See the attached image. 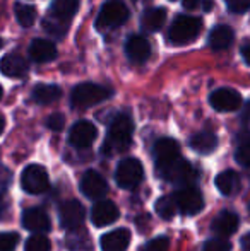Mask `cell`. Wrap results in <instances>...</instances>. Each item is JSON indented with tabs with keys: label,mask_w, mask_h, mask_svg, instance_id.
<instances>
[{
	"label": "cell",
	"mask_w": 250,
	"mask_h": 251,
	"mask_svg": "<svg viewBox=\"0 0 250 251\" xmlns=\"http://www.w3.org/2000/svg\"><path fill=\"white\" fill-rule=\"evenodd\" d=\"M235 40V33L230 26H216L209 34V45L213 50H226Z\"/></svg>",
	"instance_id": "7402d4cb"
},
{
	"label": "cell",
	"mask_w": 250,
	"mask_h": 251,
	"mask_svg": "<svg viewBox=\"0 0 250 251\" xmlns=\"http://www.w3.org/2000/svg\"><path fill=\"white\" fill-rule=\"evenodd\" d=\"M127 19H129V9H127L125 3L120 2V0H108L98 14L96 27L100 31L111 29V27L124 24Z\"/></svg>",
	"instance_id": "5b68a950"
},
{
	"label": "cell",
	"mask_w": 250,
	"mask_h": 251,
	"mask_svg": "<svg viewBox=\"0 0 250 251\" xmlns=\"http://www.w3.org/2000/svg\"><path fill=\"white\" fill-rule=\"evenodd\" d=\"M62 96V89L54 84H40L33 89V100L38 104H52Z\"/></svg>",
	"instance_id": "484cf974"
},
{
	"label": "cell",
	"mask_w": 250,
	"mask_h": 251,
	"mask_svg": "<svg viewBox=\"0 0 250 251\" xmlns=\"http://www.w3.org/2000/svg\"><path fill=\"white\" fill-rule=\"evenodd\" d=\"M242 122L244 123H249L250 122V102H247L244 108V111H242Z\"/></svg>",
	"instance_id": "60d3db41"
},
{
	"label": "cell",
	"mask_w": 250,
	"mask_h": 251,
	"mask_svg": "<svg viewBox=\"0 0 250 251\" xmlns=\"http://www.w3.org/2000/svg\"><path fill=\"white\" fill-rule=\"evenodd\" d=\"M204 251H231V245L224 238H213L206 241Z\"/></svg>",
	"instance_id": "836d02e7"
},
{
	"label": "cell",
	"mask_w": 250,
	"mask_h": 251,
	"mask_svg": "<svg viewBox=\"0 0 250 251\" xmlns=\"http://www.w3.org/2000/svg\"><path fill=\"white\" fill-rule=\"evenodd\" d=\"M67 246L74 251H79V250H87L91 246L89 243V236L84 229L77 227V229H70V232L67 234Z\"/></svg>",
	"instance_id": "4316f807"
},
{
	"label": "cell",
	"mask_w": 250,
	"mask_h": 251,
	"mask_svg": "<svg viewBox=\"0 0 250 251\" xmlns=\"http://www.w3.org/2000/svg\"><path fill=\"white\" fill-rule=\"evenodd\" d=\"M154 208H156V214L160 215L161 219H165V221L173 219V215L177 214V210H178L173 197H161V199H158Z\"/></svg>",
	"instance_id": "f1b7e54d"
},
{
	"label": "cell",
	"mask_w": 250,
	"mask_h": 251,
	"mask_svg": "<svg viewBox=\"0 0 250 251\" xmlns=\"http://www.w3.org/2000/svg\"><path fill=\"white\" fill-rule=\"evenodd\" d=\"M103 251H127L130 245V231L129 229H115L105 234L100 241Z\"/></svg>",
	"instance_id": "ac0fdd59"
},
{
	"label": "cell",
	"mask_w": 250,
	"mask_h": 251,
	"mask_svg": "<svg viewBox=\"0 0 250 251\" xmlns=\"http://www.w3.org/2000/svg\"><path fill=\"white\" fill-rule=\"evenodd\" d=\"M209 102L216 111L230 113V111H237L242 106V96L237 91L228 89V87H221V89H216L211 94Z\"/></svg>",
	"instance_id": "9c48e42d"
},
{
	"label": "cell",
	"mask_w": 250,
	"mask_h": 251,
	"mask_svg": "<svg viewBox=\"0 0 250 251\" xmlns=\"http://www.w3.org/2000/svg\"><path fill=\"white\" fill-rule=\"evenodd\" d=\"M235 157H237V161L240 162L242 166L250 168V139L244 140V142L240 144V147L235 152Z\"/></svg>",
	"instance_id": "d6a6232c"
},
{
	"label": "cell",
	"mask_w": 250,
	"mask_h": 251,
	"mask_svg": "<svg viewBox=\"0 0 250 251\" xmlns=\"http://www.w3.org/2000/svg\"><path fill=\"white\" fill-rule=\"evenodd\" d=\"M96 137H98L96 126L91 122L83 120V122H77L76 125L70 128L69 142H70V146L77 147V149H86V147H89L91 144L96 140Z\"/></svg>",
	"instance_id": "30bf717a"
},
{
	"label": "cell",
	"mask_w": 250,
	"mask_h": 251,
	"mask_svg": "<svg viewBox=\"0 0 250 251\" xmlns=\"http://www.w3.org/2000/svg\"><path fill=\"white\" fill-rule=\"evenodd\" d=\"M79 9V0H55L50 7V16L57 17L60 21H65L69 23L74 17V14Z\"/></svg>",
	"instance_id": "cb8c5ba5"
},
{
	"label": "cell",
	"mask_w": 250,
	"mask_h": 251,
	"mask_svg": "<svg viewBox=\"0 0 250 251\" xmlns=\"http://www.w3.org/2000/svg\"><path fill=\"white\" fill-rule=\"evenodd\" d=\"M21 186L26 193L31 195H40V193L47 192L50 186V179H48V173L43 166L40 164H31L21 175Z\"/></svg>",
	"instance_id": "52a82bcc"
},
{
	"label": "cell",
	"mask_w": 250,
	"mask_h": 251,
	"mask_svg": "<svg viewBox=\"0 0 250 251\" xmlns=\"http://www.w3.org/2000/svg\"><path fill=\"white\" fill-rule=\"evenodd\" d=\"M190 147L199 154H211L218 147V137L213 132H199L190 139Z\"/></svg>",
	"instance_id": "d4e9b609"
},
{
	"label": "cell",
	"mask_w": 250,
	"mask_h": 251,
	"mask_svg": "<svg viewBox=\"0 0 250 251\" xmlns=\"http://www.w3.org/2000/svg\"><path fill=\"white\" fill-rule=\"evenodd\" d=\"M19 243L16 232H0V251H14Z\"/></svg>",
	"instance_id": "1f68e13d"
},
{
	"label": "cell",
	"mask_w": 250,
	"mask_h": 251,
	"mask_svg": "<svg viewBox=\"0 0 250 251\" xmlns=\"http://www.w3.org/2000/svg\"><path fill=\"white\" fill-rule=\"evenodd\" d=\"M50 241H48L47 238H45L43 234H34L31 236L29 239L26 241V248L24 251H50Z\"/></svg>",
	"instance_id": "4dcf8cb0"
},
{
	"label": "cell",
	"mask_w": 250,
	"mask_h": 251,
	"mask_svg": "<svg viewBox=\"0 0 250 251\" xmlns=\"http://www.w3.org/2000/svg\"><path fill=\"white\" fill-rule=\"evenodd\" d=\"M211 9H213V0H204V10L209 12Z\"/></svg>",
	"instance_id": "ee69618b"
},
{
	"label": "cell",
	"mask_w": 250,
	"mask_h": 251,
	"mask_svg": "<svg viewBox=\"0 0 250 251\" xmlns=\"http://www.w3.org/2000/svg\"><path fill=\"white\" fill-rule=\"evenodd\" d=\"M2 96H3V89H2V86H0V100H2Z\"/></svg>",
	"instance_id": "bcb514c9"
},
{
	"label": "cell",
	"mask_w": 250,
	"mask_h": 251,
	"mask_svg": "<svg viewBox=\"0 0 250 251\" xmlns=\"http://www.w3.org/2000/svg\"><path fill=\"white\" fill-rule=\"evenodd\" d=\"M10 179V173L9 169H5L3 166H0V193H2V190L7 186V183H9Z\"/></svg>",
	"instance_id": "74e56055"
},
{
	"label": "cell",
	"mask_w": 250,
	"mask_h": 251,
	"mask_svg": "<svg viewBox=\"0 0 250 251\" xmlns=\"http://www.w3.org/2000/svg\"><path fill=\"white\" fill-rule=\"evenodd\" d=\"M134 2H139V0H134Z\"/></svg>",
	"instance_id": "c3c4849f"
},
{
	"label": "cell",
	"mask_w": 250,
	"mask_h": 251,
	"mask_svg": "<svg viewBox=\"0 0 250 251\" xmlns=\"http://www.w3.org/2000/svg\"><path fill=\"white\" fill-rule=\"evenodd\" d=\"M168 246H170V241L165 236H160V238H154L153 241H149L146 246H144L142 251H168Z\"/></svg>",
	"instance_id": "e575fe53"
},
{
	"label": "cell",
	"mask_w": 250,
	"mask_h": 251,
	"mask_svg": "<svg viewBox=\"0 0 250 251\" xmlns=\"http://www.w3.org/2000/svg\"><path fill=\"white\" fill-rule=\"evenodd\" d=\"M7 210H9V200H7V197L3 195V192L0 193V219L5 217Z\"/></svg>",
	"instance_id": "f35d334b"
},
{
	"label": "cell",
	"mask_w": 250,
	"mask_h": 251,
	"mask_svg": "<svg viewBox=\"0 0 250 251\" xmlns=\"http://www.w3.org/2000/svg\"><path fill=\"white\" fill-rule=\"evenodd\" d=\"M125 53L130 62L144 63L151 56V45L144 36H130L125 43Z\"/></svg>",
	"instance_id": "e0dca14e"
},
{
	"label": "cell",
	"mask_w": 250,
	"mask_h": 251,
	"mask_svg": "<svg viewBox=\"0 0 250 251\" xmlns=\"http://www.w3.org/2000/svg\"><path fill=\"white\" fill-rule=\"evenodd\" d=\"M173 200L177 203V208L180 212L187 215H195L202 210L204 207V199H202V193L195 188V186L189 185V186H184V188L177 190L173 193Z\"/></svg>",
	"instance_id": "ba28073f"
},
{
	"label": "cell",
	"mask_w": 250,
	"mask_h": 251,
	"mask_svg": "<svg viewBox=\"0 0 250 251\" xmlns=\"http://www.w3.org/2000/svg\"><path fill=\"white\" fill-rule=\"evenodd\" d=\"M214 183H216V188L220 190V193H223V195H226V197L237 193L238 188H240V178H238L237 173L230 171V169L220 173V175L216 176V179H214Z\"/></svg>",
	"instance_id": "603a6c76"
},
{
	"label": "cell",
	"mask_w": 250,
	"mask_h": 251,
	"mask_svg": "<svg viewBox=\"0 0 250 251\" xmlns=\"http://www.w3.org/2000/svg\"><path fill=\"white\" fill-rule=\"evenodd\" d=\"M84 207L81 205V201L77 200H67L63 201L58 208V217H60V224L67 231L70 229H77L83 226L84 222Z\"/></svg>",
	"instance_id": "8fae6325"
},
{
	"label": "cell",
	"mask_w": 250,
	"mask_h": 251,
	"mask_svg": "<svg viewBox=\"0 0 250 251\" xmlns=\"http://www.w3.org/2000/svg\"><path fill=\"white\" fill-rule=\"evenodd\" d=\"M23 226L31 232H38V234H43V232H48L52 229V222L48 214L43 210V208H28L23 215Z\"/></svg>",
	"instance_id": "5bb4252c"
},
{
	"label": "cell",
	"mask_w": 250,
	"mask_h": 251,
	"mask_svg": "<svg viewBox=\"0 0 250 251\" xmlns=\"http://www.w3.org/2000/svg\"><path fill=\"white\" fill-rule=\"evenodd\" d=\"M29 56L38 63H48L57 56V47L52 41L38 38V40H33V43H31Z\"/></svg>",
	"instance_id": "d6986e66"
},
{
	"label": "cell",
	"mask_w": 250,
	"mask_h": 251,
	"mask_svg": "<svg viewBox=\"0 0 250 251\" xmlns=\"http://www.w3.org/2000/svg\"><path fill=\"white\" fill-rule=\"evenodd\" d=\"M43 27L47 33H50L52 36L55 38H63L67 34V27H69V23H65V21H60L57 19V17L50 16L48 14L47 17L43 19Z\"/></svg>",
	"instance_id": "f546056e"
},
{
	"label": "cell",
	"mask_w": 250,
	"mask_h": 251,
	"mask_svg": "<svg viewBox=\"0 0 250 251\" xmlns=\"http://www.w3.org/2000/svg\"><path fill=\"white\" fill-rule=\"evenodd\" d=\"M142 176H144V168L139 159L127 157L118 162L115 179H117V185L120 186V188H125V190L136 188V186L142 181Z\"/></svg>",
	"instance_id": "8992f818"
},
{
	"label": "cell",
	"mask_w": 250,
	"mask_h": 251,
	"mask_svg": "<svg viewBox=\"0 0 250 251\" xmlns=\"http://www.w3.org/2000/svg\"><path fill=\"white\" fill-rule=\"evenodd\" d=\"M153 154L156 159V168L180 157V146L173 139H160L153 147Z\"/></svg>",
	"instance_id": "2e32d148"
},
{
	"label": "cell",
	"mask_w": 250,
	"mask_h": 251,
	"mask_svg": "<svg viewBox=\"0 0 250 251\" xmlns=\"http://www.w3.org/2000/svg\"><path fill=\"white\" fill-rule=\"evenodd\" d=\"M110 96H111V89H108V87L101 86V84L84 82L72 89L70 104L76 109H86L98 104V102L108 100Z\"/></svg>",
	"instance_id": "7a4b0ae2"
},
{
	"label": "cell",
	"mask_w": 250,
	"mask_h": 251,
	"mask_svg": "<svg viewBox=\"0 0 250 251\" xmlns=\"http://www.w3.org/2000/svg\"><path fill=\"white\" fill-rule=\"evenodd\" d=\"M0 48H2V40H0Z\"/></svg>",
	"instance_id": "7dc6e473"
},
{
	"label": "cell",
	"mask_w": 250,
	"mask_h": 251,
	"mask_svg": "<svg viewBox=\"0 0 250 251\" xmlns=\"http://www.w3.org/2000/svg\"><path fill=\"white\" fill-rule=\"evenodd\" d=\"M249 210H250V205H249Z\"/></svg>",
	"instance_id": "681fc988"
},
{
	"label": "cell",
	"mask_w": 250,
	"mask_h": 251,
	"mask_svg": "<svg viewBox=\"0 0 250 251\" xmlns=\"http://www.w3.org/2000/svg\"><path fill=\"white\" fill-rule=\"evenodd\" d=\"M3 128H5V118H3V116L0 115V135H2Z\"/></svg>",
	"instance_id": "f6af8a7d"
},
{
	"label": "cell",
	"mask_w": 250,
	"mask_h": 251,
	"mask_svg": "<svg viewBox=\"0 0 250 251\" xmlns=\"http://www.w3.org/2000/svg\"><path fill=\"white\" fill-rule=\"evenodd\" d=\"M200 29H202V21L199 17L178 16L168 31V40L173 45H187L199 36Z\"/></svg>",
	"instance_id": "3957f363"
},
{
	"label": "cell",
	"mask_w": 250,
	"mask_h": 251,
	"mask_svg": "<svg viewBox=\"0 0 250 251\" xmlns=\"http://www.w3.org/2000/svg\"><path fill=\"white\" fill-rule=\"evenodd\" d=\"M165 21H167V10L163 7H154V9H147L140 17V27L146 33H156L163 27Z\"/></svg>",
	"instance_id": "44dd1931"
},
{
	"label": "cell",
	"mask_w": 250,
	"mask_h": 251,
	"mask_svg": "<svg viewBox=\"0 0 250 251\" xmlns=\"http://www.w3.org/2000/svg\"><path fill=\"white\" fill-rule=\"evenodd\" d=\"M28 70L29 67H28L26 58L19 53H9L0 60V72L10 79H21L26 75Z\"/></svg>",
	"instance_id": "9a60e30c"
},
{
	"label": "cell",
	"mask_w": 250,
	"mask_h": 251,
	"mask_svg": "<svg viewBox=\"0 0 250 251\" xmlns=\"http://www.w3.org/2000/svg\"><path fill=\"white\" fill-rule=\"evenodd\" d=\"M228 3V9L231 10V12H247L250 9V0H226Z\"/></svg>",
	"instance_id": "8d00e7d4"
},
{
	"label": "cell",
	"mask_w": 250,
	"mask_h": 251,
	"mask_svg": "<svg viewBox=\"0 0 250 251\" xmlns=\"http://www.w3.org/2000/svg\"><path fill=\"white\" fill-rule=\"evenodd\" d=\"M200 2H202V0H184V7L189 10H194L200 5Z\"/></svg>",
	"instance_id": "ab89813d"
},
{
	"label": "cell",
	"mask_w": 250,
	"mask_h": 251,
	"mask_svg": "<svg viewBox=\"0 0 250 251\" xmlns=\"http://www.w3.org/2000/svg\"><path fill=\"white\" fill-rule=\"evenodd\" d=\"M118 217H120V212L111 200H98L93 205V210H91V221L96 227H105V226L113 224Z\"/></svg>",
	"instance_id": "4fadbf2b"
},
{
	"label": "cell",
	"mask_w": 250,
	"mask_h": 251,
	"mask_svg": "<svg viewBox=\"0 0 250 251\" xmlns=\"http://www.w3.org/2000/svg\"><path fill=\"white\" fill-rule=\"evenodd\" d=\"M132 132H134V123L130 120V116L127 115L115 116L113 122L110 123V130H108L107 140L103 144V154L115 155L129 149L130 142H132Z\"/></svg>",
	"instance_id": "6da1fadb"
},
{
	"label": "cell",
	"mask_w": 250,
	"mask_h": 251,
	"mask_svg": "<svg viewBox=\"0 0 250 251\" xmlns=\"http://www.w3.org/2000/svg\"><path fill=\"white\" fill-rule=\"evenodd\" d=\"M242 248H244V251H250V232L242 238Z\"/></svg>",
	"instance_id": "7bdbcfd3"
},
{
	"label": "cell",
	"mask_w": 250,
	"mask_h": 251,
	"mask_svg": "<svg viewBox=\"0 0 250 251\" xmlns=\"http://www.w3.org/2000/svg\"><path fill=\"white\" fill-rule=\"evenodd\" d=\"M81 190H83L84 197H87V199L100 200L108 192L107 179L96 171H86L83 179H81Z\"/></svg>",
	"instance_id": "7c38bea8"
},
{
	"label": "cell",
	"mask_w": 250,
	"mask_h": 251,
	"mask_svg": "<svg viewBox=\"0 0 250 251\" xmlns=\"http://www.w3.org/2000/svg\"><path fill=\"white\" fill-rule=\"evenodd\" d=\"M158 173L163 179L178 186H189L197 179V171L194 169V166L182 157L175 159V161L168 162L165 166H160Z\"/></svg>",
	"instance_id": "277c9868"
},
{
	"label": "cell",
	"mask_w": 250,
	"mask_h": 251,
	"mask_svg": "<svg viewBox=\"0 0 250 251\" xmlns=\"http://www.w3.org/2000/svg\"><path fill=\"white\" fill-rule=\"evenodd\" d=\"M63 125H65V118H63V115H60V113H54L52 116H48L47 126L50 130H54V132H60V130L63 128Z\"/></svg>",
	"instance_id": "d590c367"
},
{
	"label": "cell",
	"mask_w": 250,
	"mask_h": 251,
	"mask_svg": "<svg viewBox=\"0 0 250 251\" xmlns=\"http://www.w3.org/2000/svg\"><path fill=\"white\" fill-rule=\"evenodd\" d=\"M238 224H240V221H238V215L233 214L231 210H223L220 212V214L214 217L213 221V231L216 232V234L220 236H231L235 231H237Z\"/></svg>",
	"instance_id": "ffe728a7"
},
{
	"label": "cell",
	"mask_w": 250,
	"mask_h": 251,
	"mask_svg": "<svg viewBox=\"0 0 250 251\" xmlns=\"http://www.w3.org/2000/svg\"><path fill=\"white\" fill-rule=\"evenodd\" d=\"M16 19L23 27H29L36 21V9L28 3H16Z\"/></svg>",
	"instance_id": "83f0119b"
},
{
	"label": "cell",
	"mask_w": 250,
	"mask_h": 251,
	"mask_svg": "<svg viewBox=\"0 0 250 251\" xmlns=\"http://www.w3.org/2000/svg\"><path fill=\"white\" fill-rule=\"evenodd\" d=\"M242 56H244L245 63H249L250 65V43H247L244 48H242Z\"/></svg>",
	"instance_id": "b9f144b4"
}]
</instances>
